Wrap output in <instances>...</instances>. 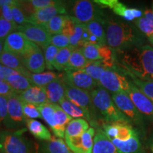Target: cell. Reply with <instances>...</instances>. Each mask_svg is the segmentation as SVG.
Masks as SVG:
<instances>
[{"mask_svg":"<svg viewBox=\"0 0 153 153\" xmlns=\"http://www.w3.org/2000/svg\"><path fill=\"white\" fill-rule=\"evenodd\" d=\"M59 76L60 74H57L54 72L48 71L42 72L40 74L31 73L29 79L31 80V82L35 86L45 87L54 80L57 79Z\"/></svg>","mask_w":153,"mask_h":153,"instance_id":"d6a6232c","label":"cell"},{"mask_svg":"<svg viewBox=\"0 0 153 153\" xmlns=\"http://www.w3.org/2000/svg\"><path fill=\"white\" fill-rule=\"evenodd\" d=\"M22 58L25 68L33 74L42 73L46 68L43 51L33 43H31L27 53Z\"/></svg>","mask_w":153,"mask_h":153,"instance_id":"4fadbf2b","label":"cell"},{"mask_svg":"<svg viewBox=\"0 0 153 153\" xmlns=\"http://www.w3.org/2000/svg\"><path fill=\"white\" fill-rule=\"evenodd\" d=\"M112 10L116 15L128 22H133L143 16V13L141 10L135 8H129L118 1L115 4Z\"/></svg>","mask_w":153,"mask_h":153,"instance_id":"484cf974","label":"cell"},{"mask_svg":"<svg viewBox=\"0 0 153 153\" xmlns=\"http://www.w3.org/2000/svg\"><path fill=\"white\" fill-rule=\"evenodd\" d=\"M1 7V11H2V18L9 21V22H14L12 11H11V6L4 5Z\"/></svg>","mask_w":153,"mask_h":153,"instance_id":"c3c4849f","label":"cell"},{"mask_svg":"<svg viewBox=\"0 0 153 153\" xmlns=\"http://www.w3.org/2000/svg\"><path fill=\"white\" fill-rule=\"evenodd\" d=\"M17 31L21 32L28 41L36 44L43 50L51 45L52 35L44 26L25 24L19 26Z\"/></svg>","mask_w":153,"mask_h":153,"instance_id":"9c48e42d","label":"cell"},{"mask_svg":"<svg viewBox=\"0 0 153 153\" xmlns=\"http://www.w3.org/2000/svg\"><path fill=\"white\" fill-rule=\"evenodd\" d=\"M107 69L108 67L103 61H89L83 70L99 83L101 74Z\"/></svg>","mask_w":153,"mask_h":153,"instance_id":"836d02e7","label":"cell"},{"mask_svg":"<svg viewBox=\"0 0 153 153\" xmlns=\"http://www.w3.org/2000/svg\"><path fill=\"white\" fill-rule=\"evenodd\" d=\"M68 19V15H57L51 19L45 27L51 35L61 34Z\"/></svg>","mask_w":153,"mask_h":153,"instance_id":"e575fe53","label":"cell"},{"mask_svg":"<svg viewBox=\"0 0 153 153\" xmlns=\"http://www.w3.org/2000/svg\"><path fill=\"white\" fill-rule=\"evenodd\" d=\"M135 26L148 40L153 47V26L144 16L135 21Z\"/></svg>","mask_w":153,"mask_h":153,"instance_id":"8d00e7d4","label":"cell"},{"mask_svg":"<svg viewBox=\"0 0 153 153\" xmlns=\"http://www.w3.org/2000/svg\"><path fill=\"white\" fill-rule=\"evenodd\" d=\"M2 65H1V64H0V74H1V70H2ZM2 76V75H1Z\"/></svg>","mask_w":153,"mask_h":153,"instance_id":"11a10c76","label":"cell"},{"mask_svg":"<svg viewBox=\"0 0 153 153\" xmlns=\"http://www.w3.org/2000/svg\"><path fill=\"white\" fill-rule=\"evenodd\" d=\"M31 43L21 32H13L5 39L4 51L22 57L27 53Z\"/></svg>","mask_w":153,"mask_h":153,"instance_id":"ac0fdd59","label":"cell"},{"mask_svg":"<svg viewBox=\"0 0 153 153\" xmlns=\"http://www.w3.org/2000/svg\"><path fill=\"white\" fill-rule=\"evenodd\" d=\"M12 87L15 90L22 91L28 89V88L35 86L29 78L19 74V72L14 71L5 79Z\"/></svg>","mask_w":153,"mask_h":153,"instance_id":"f1b7e54d","label":"cell"},{"mask_svg":"<svg viewBox=\"0 0 153 153\" xmlns=\"http://www.w3.org/2000/svg\"><path fill=\"white\" fill-rule=\"evenodd\" d=\"M143 16L145 17L149 22L150 23V24L153 26V12L150 9H145L143 12Z\"/></svg>","mask_w":153,"mask_h":153,"instance_id":"681fc988","label":"cell"},{"mask_svg":"<svg viewBox=\"0 0 153 153\" xmlns=\"http://www.w3.org/2000/svg\"><path fill=\"white\" fill-rule=\"evenodd\" d=\"M23 111L26 118L33 119V118H42L41 114L38 109V106L28 104V103H23Z\"/></svg>","mask_w":153,"mask_h":153,"instance_id":"60d3db41","label":"cell"},{"mask_svg":"<svg viewBox=\"0 0 153 153\" xmlns=\"http://www.w3.org/2000/svg\"><path fill=\"white\" fill-rule=\"evenodd\" d=\"M111 97L116 106L118 107L120 112L128 119L130 123L133 122L135 124L142 123L143 115L137 111L127 94H112Z\"/></svg>","mask_w":153,"mask_h":153,"instance_id":"7c38bea8","label":"cell"},{"mask_svg":"<svg viewBox=\"0 0 153 153\" xmlns=\"http://www.w3.org/2000/svg\"><path fill=\"white\" fill-rule=\"evenodd\" d=\"M104 26L106 44L119 53L145 45V36L135 26L115 19H106Z\"/></svg>","mask_w":153,"mask_h":153,"instance_id":"6da1fadb","label":"cell"},{"mask_svg":"<svg viewBox=\"0 0 153 153\" xmlns=\"http://www.w3.org/2000/svg\"><path fill=\"white\" fill-rule=\"evenodd\" d=\"M17 6L20 7V9L24 13L27 19L33 15L36 11V9L30 3V0L29 1H19V4Z\"/></svg>","mask_w":153,"mask_h":153,"instance_id":"ee69618b","label":"cell"},{"mask_svg":"<svg viewBox=\"0 0 153 153\" xmlns=\"http://www.w3.org/2000/svg\"><path fill=\"white\" fill-rule=\"evenodd\" d=\"M128 76L131 77V82L134 85L153 102V82L140 79L135 76L130 74H128Z\"/></svg>","mask_w":153,"mask_h":153,"instance_id":"74e56055","label":"cell"},{"mask_svg":"<svg viewBox=\"0 0 153 153\" xmlns=\"http://www.w3.org/2000/svg\"><path fill=\"white\" fill-rule=\"evenodd\" d=\"M66 14L67 10L65 4L62 1H58L56 4L36 10L35 14L27 19V23L45 26L55 16Z\"/></svg>","mask_w":153,"mask_h":153,"instance_id":"9a60e30c","label":"cell"},{"mask_svg":"<svg viewBox=\"0 0 153 153\" xmlns=\"http://www.w3.org/2000/svg\"><path fill=\"white\" fill-rule=\"evenodd\" d=\"M2 18V11H1V7H0V19Z\"/></svg>","mask_w":153,"mask_h":153,"instance_id":"db71d44e","label":"cell"},{"mask_svg":"<svg viewBox=\"0 0 153 153\" xmlns=\"http://www.w3.org/2000/svg\"><path fill=\"white\" fill-rule=\"evenodd\" d=\"M62 79L65 83L70 87L91 91L99 87V83L88 74L84 70L65 71Z\"/></svg>","mask_w":153,"mask_h":153,"instance_id":"8fae6325","label":"cell"},{"mask_svg":"<svg viewBox=\"0 0 153 153\" xmlns=\"http://www.w3.org/2000/svg\"><path fill=\"white\" fill-rule=\"evenodd\" d=\"M30 3L33 4L36 10L45 8V7H51L56 4L58 1H53V0H30Z\"/></svg>","mask_w":153,"mask_h":153,"instance_id":"7dc6e473","label":"cell"},{"mask_svg":"<svg viewBox=\"0 0 153 153\" xmlns=\"http://www.w3.org/2000/svg\"><path fill=\"white\" fill-rule=\"evenodd\" d=\"M26 125L30 133L36 138L45 142L50 141L53 138L49 130L40 121L34 119L26 118Z\"/></svg>","mask_w":153,"mask_h":153,"instance_id":"cb8c5ba5","label":"cell"},{"mask_svg":"<svg viewBox=\"0 0 153 153\" xmlns=\"http://www.w3.org/2000/svg\"><path fill=\"white\" fill-rule=\"evenodd\" d=\"M149 148L151 153H153V138L151 140L150 143H149Z\"/></svg>","mask_w":153,"mask_h":153,"instance_id":"f5cc1de1","label":"cell"},{"mask_svg":"<svg viewBox=\"0 0 153 153\" xmlns=\"http://www.w3.org/2000/svg\"><path fill=\"white\" fill-rule=\"evenodd\" d=\"M86 26L88 31L98 40L99 45H106V31L100 22L93 21L86 24Z\"/></svg>","mask_w":153,"mask_h":153,"instance_id":"d590c367","label":"cell"},{"mask_svg":"<svg viewBox=\"0 0 153 153\" xmlns=\"http://www.w3.org/2000/svg\"><path fill=\"white\" fill-rule=\"evenodd\" d=\"M0 64L6 68L14 70L26 77L29 78L31 72L25 68L21 56L8 52H3L0 55Z\"/></svg>","mask_w":153,"mask_h":153,"instance_id":"44dd1931","label":"cell"},{"mask_svg":"<svg viewBox=\"0 0 153 153\" xmlns=\"http://www.w3.org/2000/svg\"><path fill=\"white\" fill-rule=\"evenodd\" d=\"M0 153H29V145L19 131L0 132Z\"/></svg>","mask_w":153,"mask_h":153,"instance_id":"8992f818","label":"cell"},{"mask_svg":"<svg viewBox=\"0 0 153 153\" xmlns=\"http://www.w3.org/2000/svg\"><path fill=\"white\" fill-rule=\"evenodd\" d=\"M72 14L80 24H87L93 21L100 22L104 26L106 20L104 13L94 1L79 0L74 3Z\"/></svg>","mask_w":153,"mask_h":153,"instance_id":"5b68a950","label":"cell"},{"mask_svg":"<svg viewBox=\"0 0 153 153\" xmlns=\"http://www.w3.org/2000/svg\"><path fill=\"white\" fill-rule=\"evenodd\" d=\"M152 12H153V1H152Z\"/></svg>","mask_w":153,"mask_h":153,"instance_id":"9f6ffc18","label":"cell"},{"mask_svg":"<svg viewBox=\"0 0 153 153\" xmlns=\"http://www.w3.org/2000/svg\"><path fill=\"white\" fill-rule=\"evenodd\" d=\"M103 131L110 139H116L120 141H127L137 135L129 122L126 121L104 124Z\"/></svg>","mask_w":153,"mask_h":153,"instance_id":"e0dca14e","label":"cell"},{"mask_svg":"<svg viewBox=\"0 0 153 153\" xmlns=\"http://www.w3.org/2000/svg\"><path fill=\"white\" fill-rule=\"evenodd\" d=\"M19 95L24 102L36 106L49 102L45 87L33 86L26 90L19 91Z\"/></svg>","mask_w":153,"mask_h":153,"instance_id":"ffe728a7","label":"cell"},{"mask_svg":"<svg viewBox=\"0 0 153 153\" xmlns=\"http://www.w3.org/2000/svg\"><path fill=\"white\" fill-rule=\"evenodd\" d=\"M92 153H122L113 144L109 137L101 130H98L94 138Z\"/></svg>","mask_w":153,"mask_h":153,"instance_id":"603a6c76","label":"cell"},{"mask_svg":"<svg viewBox=\"0 0 153 153\" xmlns=\"http://www.w3.org/2000/svg\"><path fill=\"white\" fill-rule=\"evenodd\" d=\"M19 4V1H14V0H0V7L4 5L9 6H17Z\"/></svg>","mask_w":153,"mask_h":153,"instance_id":"f907efd6","label":"cell"},{"mask_svg":"<svg viewBox=\"0 0 153 153\" xmlns=\"http://www.w3.org/2000/svg\"><path fill=\"white\" fill-rule=\"evenodd\" d=\"M110 140L122 153H142V146L137 135L132 137L127 141H120L116 139Z\"/></svg>","mask_w":153,"mask_h":153,"instance_id":"d4e9b609","label":"cell"},{"mask_svg":"<svg viewBox=\"0 0 153 153\" xmlns=\"http://www.w3.org/2000/svg\"><path fill=\"white\" fill-rule=\"evenodd\" d=\"M130 99L143 116L153 118V102L131 81V88L128 93Z\"/></svg>","mask_w":153,"mask_h":153,"instance_id":"d6986e66","label":"cell"},{"mask_svg":"<svg viewBox=\"0 0 153 153\" xmlns=\"http://www.w3.org/2000/svg\"><path fill=\"white\" fill-rule=\"evenodd\" d=\"M23 103L19 91L8 97V116L4 123L8 128H17L26 124Z\"/></svg>","mask_w":153,"mask_h":153,"instance_id":"30bf717a","label":"cell"},{"mask_svg":"<svg viewBox=\"0 0 153 153\" xmlns=\"http://www.w3.org/2000/svg\"><path fill=\"white\" fill-rule=\"evenodd\" d=\"M17 91L5 80L0 81V96L9 97Z\"/></svg>","mask_w":153,"mask_h":153,"instance_id":"f6af8a7d","label":"cell"},{"mask_svg":"<svg viewBox=\"0 0 153 153\" xmlns=\"http://www.w3.org/2000/svg\"><path fill=\"white\" fill-rule=\"evenodd\" d=\"M38 107L42 118L48 124L55 136L59 138L65 137L66 127L72 120V117L67 114L59 104L48 102Z\"/></svg>","mask_w":153,"mask_h":153,"instance_id":"277c9868","label":"cell"},{"mask_svg":"<svg viewBox=\"0 0 153 153\" xmlns=\"http://www.w3.org/2000/svg\"><path fill=\"white\" fill-rule=\"evenodd\" d=\"M89 128V125L87 120L84 118L72 119L67 126L65 137L79 136L85 133Z\"/></svg>","mask_w":153,"mask_h":153,"instance_id":"83f0119b","label":"cell"},{"mask_svg":"<svg viewBox=\"0 0 153 153\" xmlns=\"http://www.w3.org/2000/svg\"><path fill=\"white\" fill-rule=\"evenodd\" d=\"M42 153H72L62 138H53L42 144Z\"/></svg>","mask_w":153,"mask_h":153,"instance_id":"f546056e","label":"cell"},{"mask_svg":"<svg viewBox=\"0 0 153 153\" xmlns=\"http://www.w3.org/2000/svg\"><path fill=\"white\" fill-rule=\"evenodd\" d=\"M65 97L76 106L80 107L91 116L95 107L89 91L72 87L65 84Z\"/></svg>","mask_w":153,"mask_h":153,"instance_id":"2e32d148","label":"cell"},{"mask_svg":"<svg viewBox=\"0 0 153 153\" xmlns=\"http://www.w3.org/2000/svg\"><path fill=\"white\" fill-rule=\"evenodd\" d=\"M4 52V41L0 40V55Z\"/></svg>","mask_w":153,"mask_h":153,"instance_id":"816d5d0a","label":"cell"},{"mask_svg":"<svg viewBox=\"0 0 153 153\" xmlns=\"http://www.w3.org/2000/svg\"><path fill=\"white\" fill-rule=\"evenodd\" d=\"M80 49L87 60L103 61L108 69H114V54L108 45L88 43Z\"/></svg>","mask_w":153,"mask_h":153,"instance_id":"ba28073f","label":"cell"},{"mask_svg":"<svg viewBox=\"0 0 153 153\" xmlns=\"http://www.w3.org/2000/svg\"><path fill=\"white\" fill-rule=\"evenodd\" d=\"M51 45H54L59 49L64 48L70 46V40L66 36L63 34H57V35L52 36Z\"/></svg>","mask_w":153,"mask_h":153,"instance_id":"b9f144b4","label":"cell"},{"mask_svg":"<svg viewBox=\"0 0 153 153\" xmlns=\"http://www.w3.org/2000/svg\"><path fill=\"white\" fill-rule=\"evenodd\" d=\"M125 72L140 79L153 82V47L149 44L120 53Z\"/></svg>","mask_w":153,"mask_h":153,"instance_id":"7a4b0ae2","label":"cell"},{"mask_svg":"<svg viewBox=\"0 0 153 153\" xmlns=\"http://www.w3.org/2000/svg\"><path fill=\"white\" fill-rule=\"evenodd\" d=\"M19 26L14 22H9L6 19H0V40L5 41L8 36L15 32Z\"/></svg>","mask_w":153,"mask_h":153,"instance_id":"f35d334b","label":"cell"},{"mask_svg":"<svg viewBox=\"0 0 153 153\" xmlns=\"http://www.w3.org/2000/svg\"><path fill=\"white\" fill-rule=\"evenodd\" d=\"M59 48L53 45H50L46 48L44 49V57L46 68L48 70H55L54 64L57 54L59 51Z\"/></svg>","mask_w":153,"mask_h":153,"instance_id":"ab89813d","label":"cell"},{"mask_svg":"<svg viewBox=\"0 0 153 153\" xmlns=\"http://www.w3.org/2000/svg\"><path fill=\"white\" fill-rule=\"evenodd\" d=\"M95 130L89 128L85 133L76 137H65V142L72 153H92Z\"/></svg>","mask_w":153,"mask_h":153,"instance_id":"5bb4252c","label":"cell"},{"mask_svg":"<svg viewBox=\"0 0 153 153\" xmlns=\"http://www.w3.org/2000/svg\"><path fill=\"white\" fill-rule=\"evenodd\" d=\"M48 99L50 103L59 104L65 97V83L62 79V74L57 79L45 87Z\"/></svg>","mask_w":153,"mask_h":153,"instance_id":"7402d4cb","label":"cell"},{"mask_svg":"<svg viewBox=\"0 0 153 153\" xmlns=\"http://www.w3.org/2000/svg\"><path fill=\"white\" fill-rule=\"evenodd\" d=\"M88 62L89 60H87L86 57L84 56L81 49L76 48L70 55L68 64L65 71L83 70L87 65Z\"/></svg>","mask_w":153,"mask_h":153,"instance_id":"4dcf8cb0","label":"cell"},{"mask_svg":"<svg viewBox=\"0 0 153 153\" xmlns=\"http://www.w3.org/2000/svg\"><path fill=\"white\" fill-rule=\"evenodd\" d=\"M75 49L76 48L70 45L69 47L64 48H61L59 50L55 60V70H58V71H62V70L65 71L68 64L70 55H71L72 53Z\"/></svg>","mask_w":153,"mask_h":153,"instance_id":"1f68e13d","label":"cell"},{"mask_svg":"<svg viewBox=\"0 0 153 153\" xmlns=\"http://www.w3.org/2000/svg\"><path fill=\"white\" fill-rule=\"evenodd\" d=\"M90 93L94 106L101 113L108 123L119 121L130 123L128 119L116 106L111 96L106 89L99 86Z\"/></svg>","mask_w":153,"mask_h":153,"instance_id":"3957f363","label":"cell"},{"mask_svg":"<svg viewBox=\"0 0 153 153\" xmlns=\"http://www.w3.org/2000/svg\"><path fill=\"white\" fill-rule=\"evenodd\" d=\"M11 11H12L14 22L16 23L18 26H22V25L27 24V17L20 9V7L16 5L11 6Z\"/></svg>","mask_w":153,"mask_h":153,"instance_id":"7bdbcfd3","label":"cell"},{"mask_svg":"<svg viewBox=\"0 0 153 153\" xmlns=\"http://www.w3.org/2000/svg\"><path fill=\"white\" fill-rule=\"evenodd\" d=\"M0 122H1V119H0Z\"/></svg>","mask_w":153,"mask_h":153,"instance_id":"6f0895ef","label":"cell"},{"mask_svg":"<svg viewBox=\"0 0 153 153\" xmlns=\"http://www.w3.org/2000/svg\"><path fill=\"white\" fill-rule=\"evenodd\" d=\"M99 85L113 94H128L131 88V81L114 69H107L101 74Z\"/></svg>","mask_w":153,"mask_h":153,"instance_id":"52a82bcc","label":"cell"},{"mask_svg":"<svg viewBox=\"0 0 153 153\" xmlns=\"http://www.w3.org/2000/svg\"><path fill=\"white\" fill-rule=\"evenodd\" d=\"M8 116V97L0 96V119L4 121Z\"/></svg>","mask_w":153,"mask_h":153,"instance_id":"bcb514c9","label":"cell"},{"mask_svg":"<svg viewBox=\"0 0 153 153\" xmlns=\"http://www.w3.org/2000/svg\"><path fill=\"white\" fill-rule=\"evenodd\" d=\"M59 105L62 110L72 118H83L84 119L90 120L91 116L88 113L82 109L80 107L76 106L73 103L68 100L65 97L62 101L59 103Z\"/></svg>","mask_w":153,"mask_h":153,"instance_id":"4316f807","label":"cell"}]
</instances>
